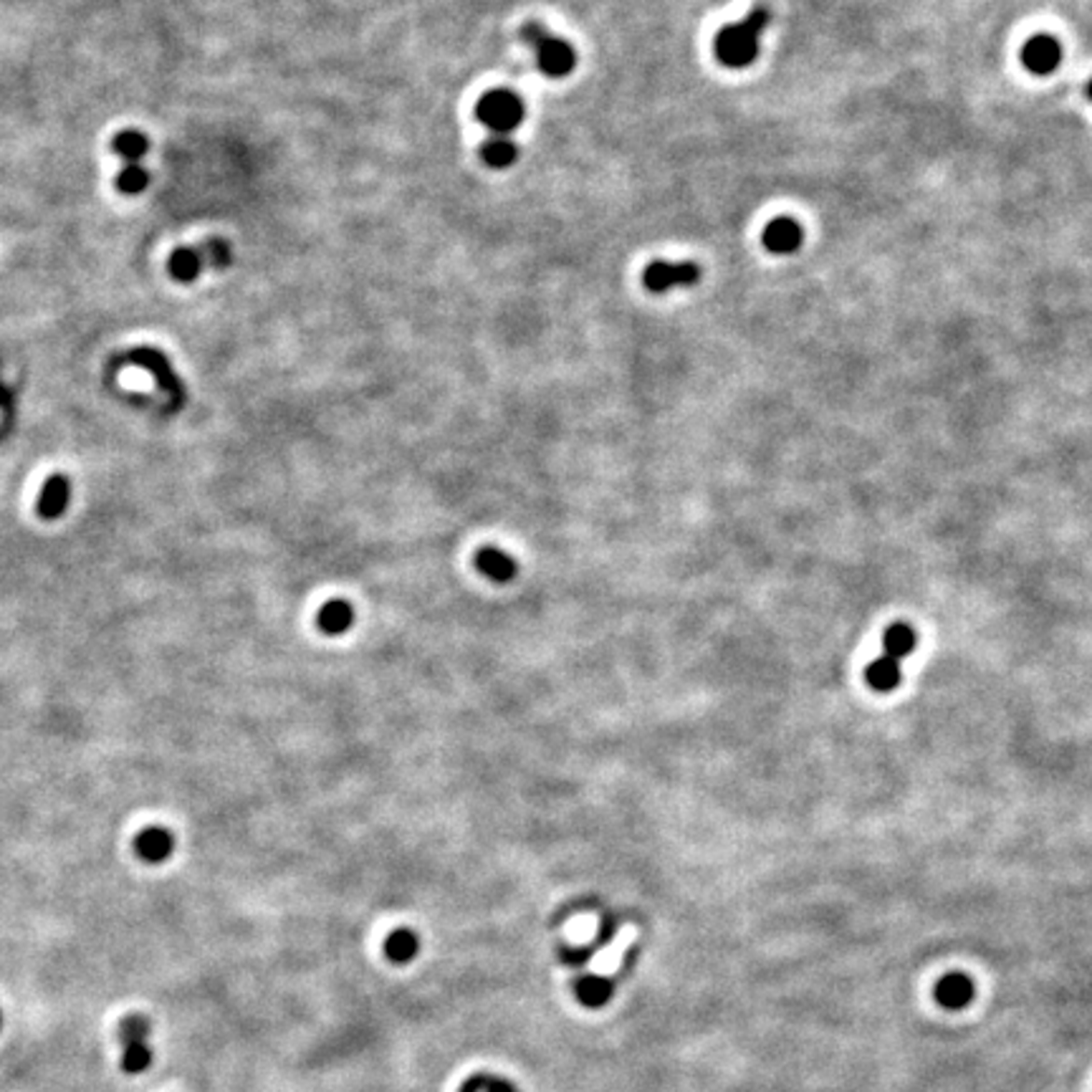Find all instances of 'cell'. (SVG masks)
<instances>
[{
  "instance_id": "1",
  "label": "cell",
  "mask_w": 1092,
  "mask_h": 1092,
  "mask_svg": "<svg viewBox=\"0 0 1092 1092\" xmlns=\"http://www.w3.org/2000/svg\"><path fill=\"white\" fill-rule=\"evenodd\" d=\"M767 26H769V13L764 8L752 10L749 16L734 23V26H726L716 35L718 62L728 66V69L749 66L756 59V53H759V38Z\"/></svg>"
},
{
  "instance_id": "2",
  "label": "cell",
  "mask_w": 1092,
  "mask_h": 1092,
  "mask_svg": "<svg viewBox=\"0 0 1092 1092\" xmlns=\"http://www.w3.org/2000/svg\"><path fill=\"white\" fill-rule=\"evenodd\" d=\"M521 38H524L526 44L533 48V53H536V63H539V71H542L544 76H549V79H564V76H569L572 71L577 69V51H574V46L569 44V41H564V38H560V35L551 34L549 28L544 26V23H539V21H529V23L521 28Z\"/></svg>"
},
{
  "instance_id": "3",
  "label": "cell",
  "mask_w": 1092,
  "mask_h": 1092,
  "mask_svg": "<svg viewBox=\"0 0 1092 1092\" xmlns=\"http://www.w3.org/2000/svg\"><path fill=\"white\" fill-rule=\"evenodd\" d=\"M524 99L518 97L511 89H493L489 94H483L476 104V117L478 122L491 130V134H511L518 130V124L524 122Z\"/></svg>"
},
{
  "instance_id": "4",
  "label": "cell",
  "mask_w": 1092,
  "mask_h": 1092,
  "mask_svg": "<svg viewBox=\"0 0 1092 1092\" xmlns=\"http://www.w3.org/2000/svg\"><path fill=\"white\" fill-rule=\"evenodd\" d=\"M700 279L698 263L693 261H663L657 258L643 271V283L653 294H668L673 289L696 286Z\"/></svg>"
},
{
  "instance_id": "5",
  "label": "cell",
  "mask_w": 1092,
  "mask_h": 1092,
  "mask_svg": "<svg viewBox=\"0 0 1092 1092\" xmlns=\"http://www.w3.org/2000/svg\"><path fill=\"white\" fill-rule=\"evenodd\" d=\"M134 365V367L140 369H147L149 375L158 380V387L162 390V393L170 394V402H173V408H180L185 402V390H183V382L177 380L175 369H173V365H170V359L162 354L159 350H152V347H137V350L130 352V357H127Z\"/></svg>"
},
{
  "instance_id": "6",
  "label": "cell",
  "mask_w": 1092,
  "mask_h": 1092,
  "mask_svg": "<svg viewBox=\"0 0 1092 1092\" xmlns=\"http://www.w3.org/2000/svg\"><path fill=\"white\" fill-rule=\"evenodd\" d=\"M1059 59H1062V48H1059L1057 38H1052V35H1034L1022 48L1024 66L1037 76L1052 74L1059 66Z\"/></svg>"
},
{
  "instance_id": "7",
  "label": "cell",
  "mask_w": 1092,
  "mask_h": 1092,
  "mask_svg": "<svg viewBox=\"0 0 1092 1092\" xmlns=\"http://www.w3.org/2000/svg\"><path fill=\"white\" fill-rule=\"evenodd\" d=\"M635 938H638V931H635V928L632 926L620 928V933L615 935L610 944L604 946L602 951L597 953L595 959H592V963H589V974H597V976H607V979H612V976L617 974V969H620L622 956L628 953L629 946L635 944Z\"/></svg>"
},
{
  "instance_id": "8",
  "label": "cell",
  "mask_w": 1092,
  "mask_h": 1092,
  "mask_svg": "<svg viewBox=\"0 0 1092 1092\" xmlns=\"http://www.w3.org/2000/svg\"><path fill=\"white\" fill-rule=\"evenodd\" d=\"M802 226H799L795 218H774L769 226L764 228L761 241L767 245V251H771V254L777 256H784L795 254L796 248L802 245Z\"/></svg>"
},
{
  "instance_id": "9",
  "label": "cell",
  "mask_w": 1092,
  "mask_h": 1092,
  "mask_svg": "<svg viewBox=\"0 0 1092 1092\" xmlns=\"http://www.w3.org/2000/svg\"><path fill=\"white\" fill-rule=\"evenodd\" d=\"M974 994H976L974 981L966 974H961V971L948 974V976H944L935 984V1002L946 1006V1009H951V1012L969 1006L974 1002Z\"/></svg>"
},
{
  "instance_id": "10",
  "label": "cell",
  "mask_w": 1092,
  "mask_h": 1092,
  "mask_svg": "<svg viewBox=\"0 0 1092 1092\" xmlns=\"http://www.w3.org/2000/svg\"><path fill=\"white\" fill-rule=\"evenodd\" d=\"M134 850L147 863H162L173 855V835L162 827H147L134 839Z\"/></svg>"
},
{
  "instance_id": "11",
  "label": "cell",
  "mask_w": 1092,
  "mask_h": 1092,
  "mask_svg": "<svg viewBox=\"0 0 1092 1092\" xmlns=\"http://www.w3.org/2000/svg\"><path fill=\"white\" fill-rule=\"evenodd\" d=\"M69 478L66 476H51L46 481L41 496H38V514L44 518H56L63 514V508L69 504Z\"/></svg>"
},
{
  "instance_id": "12",
  "label": "cell",
  "mask_w": 1092,
  "mask_h": 1092,
  "mask_svg": "<svg viewBox=\"0 0 1092 1092\" xmlns=\"http://www.w3.org/2000/svg\"><path fill=\"white\" fill-rule=\"evenodd\" d=\"M476 567L481 569V574H486L493 582H508L516 574V561L508 557L506 551L493 549V546L478 551Z\"/></svg>"
},
{
  "instance_id": "13",
  "label": "cell",
  "mask_w": 1092,
  "mask_h": 1092,
  "mask_svg": "<svg viewBox=\"0 0 1092 1092\" xmlns=\"http://www.w3.org/2000/svg\"><path fill=\"white\" fill-rule=\"evenodd\" d=\"M516 158H518V147L506 134H493V137L483 142L481 159L489 167H493V170H506V167L514 165Z\"/></svg>"
},
{
  "instance_id": "14",
  "label": "cell",
  "mask_w": 1092,
  "mask_h": 1092,
  "mask_svg": "<svg viewBox=\"0 0 1092 1092\" xmlns=\"http://www.w3.org/2000/svg\"><path fill=\"white\" fill-rule=\"evenodd\" d=\"M574 988H577V999L582 1004L589 1006V1009H600V1006H604L612 999V988H615V984H612V979H607V976L585 974V976L577 981V987Z\"/></svg>"
},
{
  "instance_id": "15",
  "label": "cell",
  "mask_w": 1092,
  "mask_h": 1092,
  "mask_svg": "<svg viewBox=\"0 0 1092 1092\" xmlns=\"http://www.w3.org/2000/svg\"><path fill=\"white\" fill-rule=\"evenodd\" d=\"M352 620H354V612H352V604L344 602V600H332V602L324 604L322 612H319V628L326 635L347 632L352 628Z\"/></svg>"
},
{
  "instance_id": "16",
  "label": "cell",
  "mask_w": 1092,
  "mask_h": 1092,
  "mask_svg": "<svg viewBox=\"0 0 1092 1092\" xmlns=\"http://www.w3.org/2000/svg\"><path fill=\"white\" fill-rule=\"evenodd\" d=\"M865 678L875 691H895L900 683V660H892V657L888 656L878 657V660H873V663L867 665Z\"/></svg>"
},
{
  "instance_id": "17",
  "label": "cell",
  "mask_w": 1092,
  "mask_h": 1092,
  "mask_svg": "<svg viewBox=\"0 0 1092 1092\" xmlns=\"http://www.w3.org/2000/svg\"><path fill=\"white\" fill-rule=\"evenodd\" d=\"M202 269H205V263H202V256L198 248H177L170 256V276L183 281V283H190V281L198 279Z\"/></svg>"
},
{
  "instance_id": "18",
  "label": "cell",
  "mask_w": 1092,
  "mask_h": 1092,
  "mask_svg": "<svg viewBox=\"0 0 1092 1092\" xmlns=\"http://www.w3.org/2000/svg\"><path fill=\"white\" fill-rule=\"evenodd\" d=\"M420 951V941L418 935L412 933L410 928H397V931H393V933L387 935L385 941V953L387 959L394 963H410L415 956H418Z\"/></svg>"
},
{
  "instance_id": "19",
  "label": "cell",
  "mask_w": 1092,
  "mask_h": 1092,
  "mask_svg": "<svg viewBox=\"0 0 1092 1092\" xmlns=\"http://www.w3.org/2000/svg\"><path fill=\"white\" fill-rule=\"evenodd\" d=\"M883 647L885 656L892 657V660H900V657L910 656V653L916 650V632H913V628L905 625V622H895V625H891V628L885 629Z\"/></svg>"
},
{
  "instance_id": "20",
  "label": "cell",
  "mask_w": 1092,
  "mask_h": 1092,
  "mask_svg": "<svg viewBox=\"0 0 1092 1092\" xmlns=\"http://www.w3.org/2000/svg\"><path fill=\"white\" fill-rule=\"evenodd\" d=\"M114 152L119 155L122 159H127L130 165H137L145 155L149 152V140L147 134H142V131L137 130H127V131H119L117 137H114L112 142Z\"/></svg>"
},
{
  "instance_id": "21",
  "label": "cell",
  "mask_w": 1092,
  "mask_h": 1092,
  "mask_svg": "<svg viewBox=\"0 0 1092 1092\" xmlns=\"http://www.w3.org/2000/svg\"><path fill=\"white\" fill-rule=\"evenodd\" d=\"M149 1065H152V1047H149V1040L124 1042L122 1070L127 1075H142Z\"/></svg>"
},
{
  "instance_id": "22",
  "label": "cell",
  "mask_w": 1092,
  "mask_h": 1092,
  "mask_svg": "<svg viewBox=\"0 0 1092 1092\" xmlns=\"http://www.w3.org/2000/svg\"><path fill=\"white\" fill-rule=\"evenodd\" d=\"M198 251L202 256V263L218 269V271H223V269H228L233 263V248L223 238H208L205 243L198 245Z\"/></svg>"
},
{
  "instance_id": "23",
  "label": "cell",
  "mask_w": 1092,
  "mask_h": 1092,
  "mask_svg": "<svg viewBox=\"0 0 1092 1092\" xmlns=\"http://www.w3.org/2000/svg\"><path fill=\"white\" fill-rule=\"evenodd\" d=\"M147 185H149V173L142 165H127L122 173L117 175V187H119L124 195L142 193Z\"/></svg>"
},
{
  "instance_id": "24",
  "label": "cell",
  "mask_w": 1092,
  "mask_h": 1092,
  "mask_svg": "<svg viewBox=\"0 0 1092 1092\" xmlns=\"http://www.w3.org/2000/svg\"><path fill=\"white\" fill-rule=\"evenodd\" d=\"M461 1092H518L514 1083H508L506 1077L498 1075H473L471 1080H465Z\"/></svg>"
},
{
  "instance_id": "25",
  "label": "cell",
  "mask_w": 1092,
  "mask_h": 1092,
  "mask_svg": "<svg viewBox=\"0 0 1092 1092\" xmlns=\"http://www.w3.org/2000/svg\"><path fill=\"white\" fill-rule=\"evenodd\" d=\"M1087 97L1092 99V81H1090V84H1087Z\"/></svg>"
},
{
  "instance_id": "26",
  "label": "cell",
  "mask_w": 1092,
  "mask_h": 1092,
  "mask_svg": "<svg viewBox=\"0 0 1092 1092\" xmlns=\"http://www.w3.org/2000/svg\"><path fill=\"white\" fill-rule=\"evenodd\" d=\"M0 1027H3V1014H0Z\"/></svg>"
}]
</instances>
